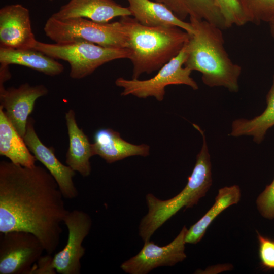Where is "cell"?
I'll list each match as a JSON object with an SVG mask.
<instances>
[{
	"mask_svg": "<svg viewBox=\"0 0 274 274\" xmlns=\"http://www.w3.org/2000/svg\"><path fill=\"white\" fill-rule=\"evenodd\" d=\"M8 65L1 64L0 66V86H4V83L11 78Z\"/></svg>",
	"mask_w": 274,
	"mask_h": 274,
	"instance_id": "cell-28",
	"label": "cell"
},
{
	"mask_svg": "<svg viewBox=\"0 0 274 274\" xmlns=\"http://www.w3.org/2000/svg\"><path fill=\"white\" fill-rule=\"evenodd\" d=\"M53 257L48 254L42 256L37 261L38 265L35 264L30 273L35 274H54L56 271L52 268L51 262Z\"/></svg>",
	"mask_w": 274,
	"mask_h": 274,
	"instance_id": "cell-27",
	"label": "cell"
},
{
	"mask_svg": "<svg viewBox=\"0 0 274 274\" xmlns=\"http://www.w3.org/2000/svg\"><path fill=\"white\" fill-rule=\"evenodd\" d=\"M227 28L242 26L247 23L239 0H214Z\"/></svg>",
	"mask_w": 274,
	"mask_h": 274,
	"instance_id": "cell-24",
	"label": "cell"
},
{
	"mask_svg": "<svg viewBox=\"0 0 274 274\" xmlns=\"http://www.w3.org/2000/svg\"><path fill=\"white\" fill-rule=\"evenodd\" d=\"M189 22L194 32L185 45L184 66L200 72L203 83L209 87H224L230 92H238L242 68L225 50L223 30L203 20L189 18Z\"/></svg>",
	"mask_w": 274,
	"mask_h": 274,
	"instance_id": "cell-2",
	"label": "cell"
},
{
	"mask_svg": "<svg viewBox=\"0 0 274 274\" xmlns=\"http://www.w3.org/2000/svg\"><path fill=\"white\" fill-rule=\"evenodd\" d=\"M241 196V190L237 185L220 188L213 206L187 230L185 239L186 244H196L199 242L216 218L229 207L237 204Z\"/></svg>",
	"mask_w": 274,
	"mask_h": 274,
	"instance_id": "cell-20",
	"label": "cell"
},
{
	"mask_svg": "<svg viewBox=\"0 0 274 274\" xmlns=\"http://www.w3.org/2000/svg\"><path fill=\"white\" fill-rule=\"evenodd\" d=\"M93 140L94 155L99 156L108 163L132 156L146 157L149 155V145L130 143L123 140L118 132L111 128L98 129L94 134Z\"/></svg>",
	"mask_w": 274,
	"mask_h": 274,
	"instance_id": "cell-15",
	"label": "cell"
},
{
	"mask_svg": "<svg viewBox=\"0 0 274 274\" xmlns=\"http://www.w3.org/2000/svg\"><path fill=\"white\" fill-rule=\"evenodd\" d=\"M0 64H16L54 76L63 72V65L44 53L34 49H16L0 47Z\"/></svg>",
	"mask_w": 274,
	"mask_h": 274,
	"instance_id": "cell-18",
	"label": "cell"
},
{
	"mask_svg": "<svg viewBox=\"0 0 274 274\" xmlns=\"http://www.w3.org/2000/svg\"><path fill=\"white\" fill-rule=\"evenodd\" d=\"M187 57L185 45L175 57L161 67L156 75L147 80H127L117 78L115 84L123 88L122 96L132 95L139 98L154 97L161 101L165 94V88L170 85H185L193 90L198 86L191 77L192 72L184 64Z\"/></svg>",
	"mask_w": 274,
	"mask_h": 274,
	"instance_id": "cell-7",
	"label": "cell"
},
{
	"mask_svg": "<svg viewBox=\"0 0 274 274\" xmlns=\"http://www.w3.org/2000/svg\"><path fill=\"white\" fill-rule=\"evenodd\" d=\"M33 49L55 59L67 61L70 65V76L75 79L89 76L108 62L129 59L131 54L128 49L107 48L84 40L54 44L37 41Z\"/></svg>",
	"mask_w": 274,
	"mask_h": 274,
	"instance_id": "cell-5",
	"label": "cell"
},
{
	"mask_svg": "<svg viewBox=\"0 0 274 274\" xmlns=\"http://www.w3.org/2000/svg\"><path fill=\"white\" fill-rule=\"evenodd\" d=\"M247 23L274 22V0H239Z\"/></svg>",
	"mask_w": 274,
	"mask_h": 274,
	"instance_id": "cell-23",
	"label": "cell"
},
{
	"mask_svg": "<svg viewBox=\"0 0 274 274\" xmlns=\"http://www.w3.org/2000/svg\"><path fill=\"white\" fill-rule=\"evenodd\" d=\"M44 31L55 43L84 40L105 47L127 49L126 34L120 20L98 23L84 18L60 20L51 16Z\"/></svg>",
	"mask_w": 274,
	"mask_h": 274,
	"instance_id": "cell-6",
	"label": "cell"
},
{
	"mask_svg": "<svg viewBox=\"0 0 274 274\" xmlns=\"http://www.w3.org/2000/svg\"><path fill=\"white\" fill-rule=\"evenodd\" d=\"M256 232L260 264L265 269L274 270V239Z\"/></svg>",
	"mask_w": 274,
	"mask_h": 274,
	"instance_id": "cell-25",
	"label": "cell"
},
{
	"mask_svg": "<svg viewBox=\"0 0 274 274\" xmlns=\"http://www.w3.org/2000/svg\"><path fill=\"white\" fill-rule=\"evenodd\" d=\"M131 15L140 24L150 27L176 26L190 35L194 29L190 22L178 18L163 4L153 0H127Z\"/></svg>",
	"mask_w": 274,
	"mask_h": 274,
	"instance_id": "cell-17",
	"label": "cell"
},
{
	"mask_svg": "<svg viewBox=\"0 0 274 274\" xmlns=\"http://www.w3.org/2000/svg\"><path fill=\"white\" fill-rule=\"evenodd\" d=\"M49 1H53V0H49Z\"/></svg>",
	"mask_w": 274,
	"mask_h": 274,
	"instance_id": "cell-30",
	"label": "cell"
},
{
	"mask_svg": "<svg viewBox=\"0 0 274 274\" xmlns=\"http://www.w3.org/2000/svg\"><path fill=\"white\" fill-rule=\"evenodd\" d=\"M153 1H155V0H153Z\"/></svg>",
	"mask_w": 274,
	"mask_h": 274,
	"instance_id": "cell-31",
	"label": "cell"
},
{
	"mask_svg": "<svg viewBox=\"0 0 274 274\" xmlns=\"http://www.w3.org/2000/svg\"><path fill=\"white\" fill-rule=\"evenodd\" d=\"M44 251L41 242L31 233H1L0 274L30 273Z\"/></svg>",
	"mask_w": 274,
	"mask_h": 274,
	"instance_id": "cell-8",
	"label": "cell"
},
{
	"mask_svg": "<svg viewBox=\"0 0 274 274\" xmlns=\"http://www.w3.org/2000/svg\"><path fill=\"white\" fill-rule=\"evenodd\" d=\"M188 229L184 226L169 244L159 246L152 241L144 242L141 251L122 263L121 268L129 274H146L160 266H172L186 258L185 236Z\"/></svg>",
	"mask_w": 274,
	"mask_h": 274,
	"instance_id": "cell-10",
	"label": "cell"
},
{
	"mask_svg": "<svg viewBox=\"0 0 274 274\" xmlns=\"http://www.w3.org/2000/svg\"><path fill=\"white\" fill-rule=\"evenodd\" d=\"M268 25L270 35L274 40V22L269 23Z\"/></svg>",
	"mask_w": 274,
	"mask_h": 274,
	"instance_id": "cell-29",
	"label": "cell"
},
{
	"mask_svg": "<svg viewBox=\"0 0 274 274\" xmlns=\"http://www.w3.org/2000/svg\"><path fill=\"white\" fill-rule=\"evenodd\" d=\"M65 120L69 138L66 164L83 177H87L91 171L90 158L94 155L92 144L78 127L73 110L70 109L65 113Z\"/></svg>",
	"mask_w": 274,
	"mask_h": 274,
	"instance_id": "cell-16",
	"label": "cell"
},
{
	"mask_svg": "<svg viewBox=\"0 0 274 274\" xmlns=\"http://www.w3.org/2000/svg\"><path fill=\"white\" fill-rule=\"evenodd\" d=\"M120 21L126 34L134 79L159 70L179 53L190 38L178 27L147 26L129 16L121 17Z\"/></svg>",
	"mask_w": 274,
	"mask_h": 274,
	"instance_id": "cell-3",
	"label": "cell"
},
{
	"mask_svg": "<svg viewBox=\"0 0 274 274\" xmlns=\"http://www.w3.org/2000/svg\"><path fill=\"white\" fill-rule=\"evenodd\" d=\"M0 155L13 163L32 167L37 160L0 107Z\"/></svg>",
	"mask_w": 274,
	"mask_h": 274,
	"instance_id": "cell-19",
	"label": "cell"
},
{
	"mask_svg": "<svg viewBox=\"0 0 274 274\" xmlns=\"http://www.w3.org/2000/svg\"><path fill=\"white\" fill-rule=\"evenodd\" d=\"M256 203L262 217L269 220L274 219V179L259 195Z\"/></svg>",
	"mask_w": 274,
	"mask_h": 274,
	"instance_id": "cell-26",
	"label": "cell"
},
{
	"mask_svg": "<svg viewBox=\"0 0 274 274\" xmlns=\"http://www.w3.org/2000/svg\"><path fill=\"white\" fill-rule=\"evenodd\" d=\"M55 179L45 168L0 162V232L35 235L47 254L59 245L69 211Z\"/></svg>",
	"mask_w": 274,
	"mask_h": 274,
	"instance_id": "cell-1",
	"label": "cell"
},
{
	"mask_svg": "<svg viewBox=\"0 0 274 274\" xmlns=\"http://www.w3.org/2000/svg\"><path fill=\"white\" fill-rule=\"evenodd\" d=\"M169 8L180 19L194 18L208 21L221 29H227L214 0H155Z\"/></svg>",
	"mask_w": 274,
	"mask_h": 274,
	"instance_id": "cell-21",
	"label": "cell"
},
{
	"mask_svg": "<svg viewBox=\"0 0 274 274\" xmlns=\"http://www.w3.org/2000/svg\"><path fill=\"white\" fill-rule=\"evenodd\" d=\"M48 93L47 88L42 84L32 86L26 83L17 88L7 89L0 86V107L5 110L7 118L23 138L36 101Z\"/></svg>",
	"mask_w": 274,
	"mask_h": 274,
	"instance_id": "cell-11",
	"label": "cell"
},
{
	"mask_svg": "<svg viewBox=\"0 0 274 274\" xmlns=\"http://www.w3.org/2000/svg\"><path fill=\"white\" fill-rule=\"evenodd\" d=\"M266 101V107L259 116L250 120L240 118L234 120L230 135L233 137L252 136L257 144L263 141L268 130L274 126V75Z\"/></svg>",
	"mask_w": 274,
	"mask_h": 274,
	"instance_id": "cell-22",
	"label": "cell"
},
{
	"mask_svg": "<svg viewBox=\"0 0 274 274\" xmlns=\"http://www.w3.org/2000/svg\"><path fill=\"white\" fill-rule=\"evenodd\" d=\"M202 137L201 149L197 155L196 161L188 182L177 195L166 200H161L153 194L146 196L148 213L139 225V235L146 242L154 232L183 208H192L204 197L212 183V167L206 136L200 127L193 124Z\"/></svg>",
	"mask_w": 274,
	"mask_h": 274,
	"instance_id": "cell-4",
	"label": "cell"
},
{
	"mask_svg": "<svg viewBox=\"0 0 274 274\" xmlns=\"http://www.w3.org/2000/svg\"><path fill=\"white\" fill-rule=\"evenodd\" d=\"M34 120L29 117L24 140L30 151L41 162L57 182L65 199H73L78 196L73 178L76 172L62 164L56 157L54 150L46 146L38 137Z\"/></svg>",
	"mask_w": 274,
	"mask_h": 274,
	"instance_id": "cell-12",
	"label": "cell"
},
{
	"mask_svg": "<svg viewBox=\"0 0 274 274\" xmlns=\"http://www.w3.org/2000/svg\"><path fill=\"white\" fill-rule=\"evenodd\" d=\"M36 42L27 8L20 4H13L1 9L0 47L33 49Z\"/></svg>",
	"mask_w": 274,
	"mask_h": 274,
	"instance_id": "cell-13",
	"label": "cell"
},
{
	"mask_svg": "<svg viewBox=\"0 0 274 274\" xmlns=\"http://www.w3.org/2000/svg\"><path fill=\"white\" fill-rule=\"evenodd\" d=\"M131 16L128 7H124L113 0H70L53 17L64 20L84 18L98 23H108L117 17Z\"/></svg>",
	"mask_w": 274,
	"mask_h": 274,
	"instance_id": "cell-14",
	"label": "cell"
},
{
	"mask_svg": "<svg viewBox=\"0 0 274 274\" xmlns=\"http://www.w3.org/2000/svg\"><path fill=\"white\" fill-rule=\"evenodd\" d=\"M63 223L68 229L67 242L53 257L52 267L58 273L79 274L80 260L85 252L82 243L91 228L92 219L86 212L74 210L69 211Z\"/></svg>",
	"mask_w": 274,
	"mask_h": 274,
	"instance_id": "cell-9",
	"label": "cell"
}]
</instances>
